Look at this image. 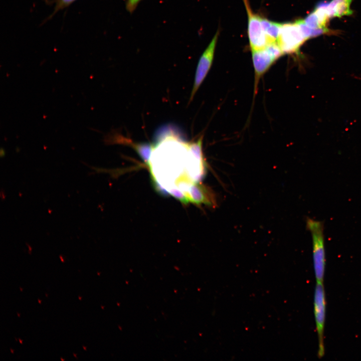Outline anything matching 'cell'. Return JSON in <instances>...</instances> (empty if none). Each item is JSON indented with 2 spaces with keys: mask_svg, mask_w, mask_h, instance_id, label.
Returning a JSON list of instances; mask_svg holds the SVG:
<instances>
[{
  "mask_svg": "<svg viewBox=\"0 0 361 361\" xmlns=\"http://www.w3.org/2000/svg\"><path fill=\"white\" fill-rule=\"evenodd\" d=\"M194 183L190 186L187 196L189 202L197 205L205 204L209 206L216 205V200L213 193L204 186Z\"/></svg>",
  "mask_w": 361,
  "mask_h": 361,
  "instance_id": "cell-8",
  "label": "cell"
},
{
  "mask_svg": "<svg viewBox=\"0 0 361 361\" xmlns=\"http://www.w3.org/2000/svg\"><path fill=\"white\" fill-rule=\"evenodd\" d=\"M5 155V151L3 148H1L0 150V155L1 157H4Z\"/></svg>",
  "mask_w": 361,
  "mask_h": 361,
  "instance_id": "cell-12",
  "label": "cell"
},
{
  "mask_svg": "<svg viewBox=\"0 0 361 361\" xmlns=\"http://www.w3.org/2000/svg\"><path fill=\"white\" fill-rule=\"evenodd\" d=\"M19 340L20 342L21 343V344H22V340L21 339H19Z\"/></svg>",
  "mask_w": 361,
  "mask_h": 361,
  "instance_id": "cell-13",
  "label": "cell"
},
{
  "mask_svg": "<svg viewBox=\"0 0 361 361\" xmlns=\"http://www.w3.org/2000/svg\"><path fill=\"white\" fill-rule=\"evenodd\" d=\"M352 0H331L321 2L316 7L330 20L333 18H341L352 14L350 9Z\"/></svg>",
  "mask_w": 361,
  "mask_h": 361,
  "instance_id": "cell-7",
  "label": "cell"
},
{
  "mask_svg": "<svg viewBox=\"0 0 361 361\" xmlns=\"http://www.w3.org/2000/svg\"><path fill=\"white\" fill-rule=\"evenodd\" d=\"M77 0H51L49 4H54L52 13L44 21V23L50 20L59 11L66 9Z\"/></svg>",
  "mask_w": 361,
  "mask_h": 361,
  "instance_id": "cell-10",
  "label": "cell"
},
{
  "mask_svg": "<svg viewBox=\"0 0 361 361\" xmlns=\"http://www.w3.org/2000/svg\"><path fill=\"white\" fill-rule=\"evenodd\" d=\"M314 314L317 331L318 349V356L321 358L324 354V329L325 322L326 300L322 282H317L314 293Z\"/></svg>",
  "mask_w": 361,
  "mask_h": 361,
  "instance_id": "cell-4",
  "label": "cell"
},
{
  "mask_svg": "<svg viewBox=\"0 0 361 361\" xmlns=\"http://www.w3.org/2000/svg\"><path fill=\"white\" fill-rule=\"evenodd\" d=\"M142 0H126L125 9L130 14H132L137 8L138 4Z\"/></svg>",
  "mask_w": 361,
  "mask_h": 361,
  "instance_id": "cell-11",
  "label": "cell"
},
{
  "mask_svg": "<svg viewBox=\"0 0 361 361\" xmlns=\"http://www.w3.org/2000/svg\"><path fill=\"white\" fill-rule=\"evenodd\" d=\"M17 314H18V317H20V314H19V313H17Z\"/></svg>",
  "mask_w": 361,
  "mask_h": 361,
  "instance_id": "cell-19",
  "label": "cell"
},
{
  "mask_svg": "<svg viewBox=\"0 0 361 361\" xmlns=\"http://www.w3.org/2000/svg\"><path fill=\"white\" fill-rule=\"evenodd\" d=\"M38 302H39L40 304H41V301L40 299H38Z\"/></svg>",
  "mask_w": 361,
  "mask_h": 361,
  "instance_id": "cell-17",
  "label": "cell"
},
{
  "mask_svg": "<svg viewBox=\"0 0 361 361\" xmlns=\"http://www.w3.org/2000/svg\"><path fill=\"white\" fill-rule=\"evenodd\" d=\"M248 17V35L251 51L265 48L270 43L261 25V17L254 13L248 0H243Z\"/></svg>",
  "mask_w": 361,
  "mask_h": 361,
  "instance_id": "cell-5",
  "label": "cell"
},
{
  "mask_svg": "<svg viewBox=\"0 0 361 361\" xmlns=\"http://www.w3.org/2000/svg\"><path fill=\"white\" fill-rule=\"evenodd\" d=\"M79 300H81V296H79Z\"/></svg>",
  "mask_w": 361,
  "mask_h": 361,
  "instance_id": "cell-18",
  "label": "cell"
},
{
  "mask_svg": "<svg viewBox=\"0 0 361 361\" xmlns=\"http://www.w3.org/2000/svg\"><path fill=\"white\" fill-rule=\"evenodd\" d=\"M83 349H84L85 350H86V347L84 346V345L83 346Z\"/></svg>",
  "mask_w": 361,
  "mask_h": 361,
  "instance_id": "cell-14",
  "label": "cell"
},
{
  "mask_svg": "<svg viewBox=\"0 0 361 361\" xmlns=\"http://www.w3.org/2000/svg\"><path fill=\"white\" fill-rule=\"evenodd\" d=\"M306 227L312 238L313 264L316 280L323 283L326 262L323 223L308 218Z\"/></svg>",
  "mask_w": 361,
  "mask_h": 361,
  "instance_id": "cell-2",
  "label": "cell"
},
{
  "mask_svg": "<svg viewBox=\"0 0 361 361\" xmlns=\"http://www.w3.org/2000/svg\"><path fill=\"white\" fill-rule=\"evenodd\" d=\"M326 33L308 27L304 20L282 24L277 42L283 54H298L308 39Z\"/></svg>",
  "mask_w": 361,
  "mask_h": 361,
  "instance_id": "cell-1",
  "label": "cell"
},
{
  "mask_svg": "<svg viewBox=\"0 0 361 361\" xmlns=\"http://www.w3.org/2000/svg\"><path fill=\"white\" fill-rule=\"evenodd\" d=\"M73 355H74V356H75V357H76V358H77V355H76V354H75V353H73Z\"/></svg>",
  "mask_w": 361,
  "mask_h": 361,
  "instance_id": "cell-15",
  "label": "cell"
},
{
  "mask_svg": "<svg viewBox=\"0 0 361 361\" xmlns=\"http://www.w3.org/2000/svg\"><path fill=\"white\" fill-rule=\"evenodd\" d=\"M61 360H64V359H63L62 358H61Z\"/></svg>",
  "mask_w": 361,
  "mask_h": 361,
  "instance_id": "cell-21",
  "label": "cell"
},
{
  "mask_svg": "<svg viewBox=\"0 0 361 361\" xmlns=\"http://www.w3.org/2000/svg\"><path fill=\"white\" fill-rule=\"evenodd\" d=\"M262 28L271 42H277L282 24L261 17Z\"/></svg>",
  "mask_w": 361,
  "mask_h": 361,
  "instance_id": "cell-9",
  "label": "cell"
},
{
  "mask_svg": "<svg viewBox=\"0 0 361 361\" xmlns=\"http://www.w3.org/2000/svg\"><path fill=\"white\" fill-rule=\"evenodd\" d=\"M11 349V352H12V353H14L13 350L12 349Z\"/></svg>",
  "mask_w": 361,
  "mask_h": 361,
  "instance_id": "cell-16",
  "label": "cell"
},
{
  "mask_svg": "<svg viewBox=\"0 0 361 361\" xmlns=\"http://www.w3.org/2000/svg\"><path fill=\"white\" fill-rule=\"evenodd\" d=\"M20 289L21 291H22V288L21 287H20Z\"/></svg>",
  "mask_w": 361,
  "mask_h": 361,
  "instance_id": "cell-20",
  "label": "cell"
},
{
  "mask_svg": "<svg viewBox=\"0 0 361 361\" xmlns=\"http://www.w3.org/2000/svg\"><path fill=\"white\" fill-rule=\"evenodd\" d=\"M252 51L254 71V96L258 92L261 77L283 53L277 42L270 43L265 48Z\"/></svg>",
  "mask_w": 361,
  "mask_h": 361,
  "instance_id": "cell-3",
  "label": "cell"
},
{
  "mask_svg": "<svg viewBox=\"0 0 361 361\" xmlns=\"http://www.w3.org/2000/svg\"><path fill=\"white\" fill-rule=\"evenodd\" d=\"M219 33L220 31L218 29L199 60L195 73L194 85L189 100L190 102L193 99L195 94L211 68Z\"/></svg>",
  "mask_w": 361,
  "mask_h": 361,
  "instance_id": "cell-6",
  "label": "cell"
}]
</instances>
